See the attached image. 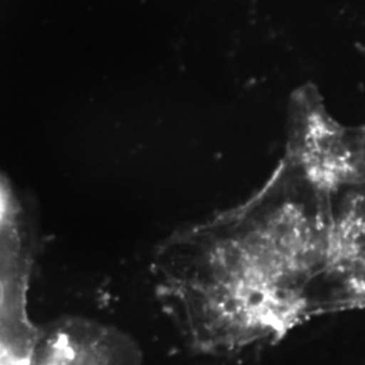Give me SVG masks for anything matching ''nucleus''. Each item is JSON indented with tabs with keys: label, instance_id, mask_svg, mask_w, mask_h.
Listing matches in <instances>:
<instances>
[{
	"label": "nucleus",
	"instance_id": "f257e3e1",
	"mask_svg": "<svg viewBox=\"0 0 365 365\" xmlns=\"http://www.w3.org/2000/svg\"><path fill=\"white\" fill-rule=\"evenodd\" d=\"M333 226L331 195L283 157L245 202L158 248L157 295L197 352L274 344L322 315Z\"/></svg>",
	"mask_w": 365,
	"mask_h": 365
},
{
	"label": "nucleus",
	"instance_id": "39448f33",
	"mask_svg": "<svg viewBox=\"0 0 365 365\" xmlns=\"http://www.w3.org/2000/svg\"><path fill=\"white\" fill-rule=\"evenodd\" d=\"M31 365H145L128 333L86 318H66L42 330Z\"/></svg>",
	"mask_w": 365,
	"mask_h": 365
},
{
	"label": "nucleus",
	"instance_id": "f03ea898",
	"mask_svg": "<svg viewBox=\"0 0 365 365\" xmlns=\"http://www.w3.org/2000/svg\"><path fill=\"white\" fill-rule=\"evenodd\" d=\"M283 157L331 196L364 187L365 123L342 125L319 90L302 84L289 95Z\"/></svg>",
	"mask_w": 365,
	"mask_h": 365
},
{
	"label": "nucleus",
	"instance_id": "20e7f679",
	"mask_svg": "<svg viewBox=\"0 0 365 365\" xmlns=\"http://www.w3.org/2000/svg\"><path fill=\"white\" fill-rule=\"evenodd\" d=\"M333 200V249L322 315L365 310V185L339 192Z\"/></svg>",
	"mask_w": 365,
	"mask_h": 365
},
{
	"label": "nucleus",
	"instance_id": "7ed1b4c3",
	"mask_svg": "<svg viewBox=\"0 0 365 365\" xmlns=\"http://www.w3.org/2000/svg\"><path fill=\"white\" fill-rule=\"evenodd\" d=\"M33 268L26 218L13 190L0 184V365H31L42 330L30 317Z\"/></svg>",
	"mask_w": 365,
	"mask_h": 365
}]
</instances>
